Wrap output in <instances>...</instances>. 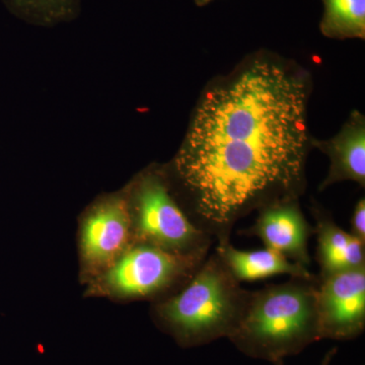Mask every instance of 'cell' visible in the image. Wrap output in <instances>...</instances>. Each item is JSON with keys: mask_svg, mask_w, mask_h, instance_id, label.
I'll return each instance as SVG.
<instances>
[{"mask_svg": "<svg viewBox=\"0 0 365 365\" xmlns=\"http://www.w3.org/2000/svg\"><path fill=\"white\" fill-rule=\"evenodd\" d=\"M239 234L258 237L265 248L300 266L311 265L309 241L314 228L302 212L299 199L278 201L259 209L254 225Z\"/></svg>", "mask_w": 365, "mask_h": 365, "instance_id": "cell-8", "label": "cell"}, {"mask_svg": "<svg viewBox=\"0 0 365 365\" xmlns=\"http://www.w3.org/2000/svg\"><path fill=\"white\" fill-rule=\"evenodd\" d=\"M206 258L133 242L111 268L88 281L86 292L119 300L163 299L181 289Z\"/></svg>", "mask_w": 365, "mask_h": 365, "instance_id": "cell-5", "label": "cell"}, {"mask_svg": "<svg viewBox=\"0 0 365 365\" xmlns=\"http://www.w3.org/2000/svg\"><path fill=\"white\" fill-rule=\"evenodd\" d=\"M322 35L334 40L365 39V0H322Z\"/></svg>", "mask_w": 365, "mask_h": 365, "instance_id": "cell-12", "label": "cell"}, {"mask_svg": "<svg viewBox=\"0 0 365 365\" xmlns=\"http://www.w3.org/2000/svg\"><path fill=\"white\" fill-rule=\"evenodd\" d=\"M312 146L318 148L330 160L328 175L319 191L341 182H354L365 186V118L353 111L337 135L328 140L312 138Z\"/></svg>", "mask_w": 365, "mask_h": 365, "instance_id": "cell-9", "label": "cell"}, {"mask_svg": "<svg viewBox=\"0 0 365 365\" xmlns=\"http://www.w3.org/2000/svg\"><path fill=\"white\" fill-rule=\"evenodd\" d=\"M11 13L23 20L52 26L72 20L78 14V0H2Z\"/></svg>", "mask_w": 365, "mask_h": 365, "instance_id": "cell-13", "label": "cell"}, {"mask_svg": "<svg viewBox=\"0 0 365 365\" xmlns=\"http://www.w3.org/2000/svg\"><path fill=\"white\" fill-rule=\"evenodd\" d=\"M196 4L198 6H207L208 4H210L212 0H195Z\"/></svg>", "mask_w": 365, "mask_h": 365, "instance_id": "cell-16", "label": "cell"}, {"mask_svg": "<svg viewBox=\"0 0 365 365\" xmlns=\"http://www.w3.org/2000/svg\"><path fill=\"white\" fill-rule=\"evenodd\" d=\"M133 244L126 189L98 198L79 225L81 278L88 283L108 269Z\"/></svg>", "mask_w": 365, "mask_h": 365, "instance_id": "cell-6", "label": "cell"}, {"mask_svg": "<svg viewBox=\"0 0 365 365\" xmlns=\"http://www.w3.org/2000/svg\"><path fill=\"white\" fill-rule=\"evenodd\" d=\"M311 91L309 72L268 51L204 88L165 170L190 220L217 244L245 216L306 191Z\"/></svg>", "mask_w": 365, "mask_h": 365, "instance_id": "cell-1", "label": "cell"}, {"mask_svg": "<svg viewBox=\"0 0 365 365\" xmlns=\"http://www.w3.org/2000/svg\"><path fill=\"white\" fill-rule=\"evenodd\" d=\"M133 242L173 253L207 257L213 241L182 210L165 168L150 167L126 187Z\"/></svg>", "mask_w": 365, "mask_h": 365, "instance_id": "cell-4", "label": "cell"}, {"mask_svg": "<svg viewBox=\"0 0 365 365\" xmlns=\"http://www.w3.org/2000/svg\"><path fill=\"white\" fill-rule=\"evenodd\" d=\"M316 279L290 277L251 292L244 316L228 339L247 356L283 364L321 340Z\"/></svg>", "mask_w": 365, "mask_h": 365, "instance_id": "cell-2", "label": "cell"}, {"mask_svg": "<svg viewBox=\"0 0 365 365\" xmlns=\"http://www.w3.org/2000/svg\"><path fill=\"white\" fill-rule=\"evenodd\" d=\"M240 283L215 252L181 289L155 302L153 317L182 347L230 338L251 297Z\"/></svg>", "mask_w": 365, "mask_h": 365, "instance_id": "cell-3", "label": "cell"}, {"mask_svg": "<svg viewBox=\"0 0 365 365\" xmlns=\"http://www.w3.org/2000/svg\"><path fill=\"white\" fill-rule=\"evenodd\" d=\"M215 252L239 282L266 279L277 275L304 279L317 278L309 268L287 260L270 249L242 251L232 246L230 241L217 244Z\"/></svg>", "mask_w": 365, "mask_h": 365, "instance_id": "cell-11", "label": "cell"}, {"mask_svg": "<svg viewBox=\"0 0 365 365\" xmlns=\"http://www.w3.org/2000/svg\"><path fill=\"white\" fill-rule=\"evenodd\" d=\"M314 234L317 237L318 279L334 274L365 268V244L341 228L332 215L318 202L312 203Z\"/></svg>", "mask_w": 365, "mask_h": 365, "instance_id": "cell-10", "label": "cell"}, {"mask_svg": "<svg viewBox=\"0 0 365 365\" xmlns=\"http://www.w3.org/2000/svg\"><path fill=\"white\" fill-rule=\"evenodd\" d=\"M319 338L349 341L365 329V268L318 279Z\"/></svg>", "mask_w": 365, "mask_h": 365, "instance_id": "cell-7", "label": "cell"}, {"mask_svg": "<svg viewBox=\"0 0 365 365\" xmlns=\"http://www.w3.org/2000/svg\"><path fill=\"white\" fill-rule=\"evenodd\" d=\"M337 348L334 347L330 351L327 352L325 357H324L323 361H322L321 365H330L331 361H332L333 357L335 356L336 353H337ZM276 365H283V364H276Z\"/></svg>", "mask_w": 365, "mask_h": 365, "instance_id": "cell-15", "label": "cell"}, {"mask_svg": "<svg viewBox=\"0 0 365 365\" xmlns=\"http://www.w3.org/2000/svg\"><path fill=\"white\" fill-rule=\"evenodd\" d=\"M350 234L365 244V200L359 199L353 209L350 220Z\"/></svg>", "mask_w": 365, "mask_h": 365, "instance_id": "cell-14", "label": "cell"}]
</instances>
